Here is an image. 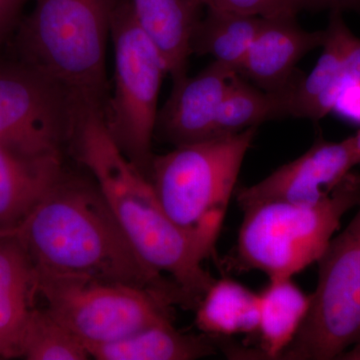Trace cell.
Wrapping results in <instances>:
<instances>
[{
	"label": "cell",
	"instance_id": "6da1fadb",
	"mask_svg": "<svg viewBox=\"0 0 360 360\" xmlns=\"http://www.w3.org/2000/svg\"><path fill=\"white\" fill-rule=\"evenodd\" d=\"M70 148L96 180L137 255L158 274H167L187 309H195L215 281L203 262L215 255L222 226L186 229L170 219L150 181L111 139L99 111L84 110Z\"/></svg>",
	"mask_w": 360,
	"mask_h": 360
},
{
	"label": "cell",
	"instance_id": "7a4b0ae2",
	"mask_svg": "<svg viewBox=\"0 0 360 360\" xmlns=\"http://www.w3.org/2000/svg\"><path fill=\"white\" fill-rule=\"evenodd\" d=\"M33 267L139 286L186 307L181 290L137 255L98 186L63 170L32 212L11 231Z\"/></svg>",
	"mask_w": 360,
	"mask_h": 360
},
{
	"label": "cell",
	"instance_id": "3957f363",
	"mask_svg": "<svg viewBox=\"0 0 360 360\" xmlns=\"http://www.w3.org/2000/svg\"><path fill=\"white\" fill-rule=\"evenodd\" d=\"M122 0H33L15 37L16 56L101 112L110 85L106 51Z\"/></svg>",
	"mask_w": 360,
	"mask_h": 360
},
{
	"label": "cell",
	"instance_id": "277c9868",
	"mask_svg": "<svg viewBox=\"0 0 360 360\" xmlns=\"http://www.w3.org/2000/svg\"><path fill=\"white\" fill-rule=\"evenodd\" d=\"M360 203V175L350 172L328 198L314 205L269 201L243 210L229 270H258L292 278L319 262L341 219Z\"/></svg>",
	"mask_w": 360,
	"mask_h": 360
},
{
	"label": "cell",
	"instance_id": "5b68a950",
	"mask_svg": "<svg viewBox=\"0 0 360 360\" xmlns=\"http://www.w3.org/2000/svg\"><path fill=\"white\" fill-rule=\"evenodd\" d=\"M110 39L115 75L101 118L123 155L149 180L158 96L167 68L137 22L131 0H122L116 8Z\"/></svg>",
	"mask_w": 360,
	"mask_h": 360
},
{
	"label": "cell",
	"instance_id": "8992f818",
	"mask_svg": "<svg viewBox=\"0 0 360 360\" xmlns=\"http://www.w3.org/2000/svg\"><path fill=\"white\" fill-rule=\"evenodd\" d=\"M257 127L155 155L149 181L165 212L186 229L224 224Z\"/></svg>",
	"mask_w": 360,
	"mask_h": 360
},
{
	"label": "cell",
	"instance_id": "52a82bcc",
	"mask_svg": "<svg viewBox=\"0 0 360 360\" xmlns=\"http://www.w3.org/2000/svg\"><path fill=\"white\" fill-rule=\"evenodd\" d=\"M37 295L85 345L110 342L172 322V307L155 291L84 274L34 269Z\"/></svg>",
	"mask_w": 360,
	"mask_h": 360
},
{
	"label": "cell",
	"instance_id": "ba28073f",
	"mask_svg": "<svg viewBox=\"0 0 360 360\" xmlns=\"http://www.w3.org/2000/svg\"><path fill=\"white\" fill-rule=\"evenodd\" d=\"M319 258L307 319L281 359H338L360 345V203Z\"/></svg>",
	"mask_w": 360,
	"mask_h": 360
},
{
	"label": "cell",
	"instance_id": "9c48e42d",
	"mask_svg": "<svg viewBox=\"0 0 360 360\" xmlns=\"http://www.w3.org/2000/svg\"><path fill=\"white\" fill-rule=\"evenodd\" d=\"M85 108L22 59L0 58V144L35 158H63Z\"/></svg>",
	"mask_w": 360,
	"mask_h": 360
},
{
	"label": "cell",
	"instance_id": "30bf717a",
	"mask_svg": "<svg viewBox=\"0 0 360 360\" xmlns=\"http://www.w3.org/2000/svg\"><path fill=\"white\" fill-rule=\"evenodd\" d=\"M354 167L352 136L338 142L319 137L295 160L253 186L238 188L236 201L241 210L269 201L314 205L330 195Z\"/></svg>",
	"mask_w": 360,
	"mask_h": 360
},
{
	"label": "cell",
	"instance_id": "8fae6325",
	"mask_svg": "<svg viewBox=\"0 0 360 360\" xmlns=\"http://www.w3.org/2000/svg\"><path fill=\"white\" fill-rule=\"evenodd\" d=\"M236 72L213 60L194 77L174 82L172 94L158 110L155 137L174 148L213 139L220 104Z\"/></svg>",
	"mask_w": 360,
	"mask_h": 360
},
{
	"label": "cell",
	"instance_id": "7c38bea8",
	"mask_svg": "<svg viewBox=\"0 0 360 360\" xmlns=\"http://www.w3.org/2000/svg\"><path fill=\"white\" fill-rule=\"evenodd\" d=\"M324 39V30L307 32L296 18H264L236 71L265 91L292 92L302 77L296 72V65L305 54L322 46Z\"/></svg>",
	"mask_w": 360,
	"mask_h": 360
},
{
	"label": "cell",
	"instance_id": "4fadbf2b",
	"mask_svg": "<svg viewBox=\"0 0 360 360\" xmlns=\"http://www.w3.org/2000/svg\"><path fill=\"white\" fill-rule=\"evenodd\" d=\"M37 295L34 267L20 239L11 231L0 233V359H18Z\"/></svg>",
	"mask_w": 360,
	"mask_h": 360
},
{
	"label": "cell",
	"instance_id": "5bb4252c",
	"mask_svg": "<svg viewBox=\"0 0 360 360\" xmlns=\"http://www.w3.org/2000/svg\"><path fill=\"white\" fill-rule=\"evenodd\" d=\"M63 170V158H30L0 144V233L20 226Z\"/></svg>",
	"mask_w": 360,
	"mask_h": 360
},
{
	"label": "cell",
	"instance_id": "9a60e30c",
	"mask_svg": "<svg viewBox=\"0 0 360 360\" xmlns=\"http://www.w3.org/2000/svg\"><path fill=\"white\" fill-rule=\"evenodd\" d=\"M135 18L165 61L174 82L186 77L191 40L200 20V8L188 0H131Z\"/></svg>",
	"mask_w": 360,
	"mask_h": 360
},
{
	"label": "cell",
	"instance_id": "2e32d148",
	"mask_svg": "<svg viewBox=\"0 0 360 360\" xmlns=\"http://www.w3.org/2000/svg\"><path fill=\"white\" fill-rule=\"evenodd\" d=\"M212 336L180 333L172 322L155 324L110 342L85 345L97 360H194L217 354Z\"/></svg>",
	"mask_w": 360,
	"mask_h": 360
},
{
	"label": "cell",
	"instance_id": "e0dca14e",
	"mask_svg": "<svg viewBox=\"0 0 360 360\" xmlns=\"http://www.w3.org/2000/svg\"><path fill=\"white\" fill-rule=\"evenodd\" d=\"M311 303L291 278H271L259 293L257 359H279L307 319Z\"/></svg>",
	"mask_w": 360,
	"mask_h": 360
},
{
	"label": "cell",
	"instance_id": "ac0fdd59",
	"mask_svg": "<svg viewBox=\"0 0 360 360\" xmlns=\"http://www.w3.org/2000/svg\"><path fill=\"white\" fill-rule=\"evenodd\" d=\"M194 310L196 326L205 335H257L259 293L233 279H215Z\"/></svg>",
	"mask_w": 360,
	"mask_h": 360
},
{
	"label": "cell",
	"instance_id": "d6986e66",
	"mask_svg": "<svg viewBox=\"0 0 360 360\" xmlns=\"http://www.w3.org/2000/svg\"><path fill=\"white\" fill-rule=\"evenodd\" d=\"M264 20L257 15L206 9L191 37V54L212 56L238 70Z\"/></svg>",
	"mask_w": 360,
	"mask_h": 360
},
{
	"label": "cell",
	"instance_id": "ffe728a7",
	"mask_svg": "<svg viewBox=\"0 0 360 360\" xmlns=\"http://www.w3.org/2000/svg\"><path fill=\"white\" fill-rule=\"evenodd\" d=\"M290 94L258 89L236 72L220 104L214 137L238 134L269 120L290 116Z\"/></svg>",
	"mask_w": 360,
	"mask_h": 360
},
{
	"label": "cell",
	"instance_id": "44dd1931",
	"mask_svg": "<svg viewBox=\"0 0 360 360\" xmlns=\"http://www.w3.org/2000/svg\"><path fill=\"white\" fill-rule=\"evenodd\" d=\"M322 53L314 70L302 77L290 99V116L317 122L319 106L335 80L336 71L354 33L343 20L342 13L331 11Z\"/></svg>",
	"mask_w": 360,
	"mask_h": 360
},
{
	"label": "cell",
	"instance_id": "7402d4cb",
	"mask_svg": "<svg viewBox=\"0 0 360 360\" xmlns=\"http://www.w3.org/2000/svg\"><path fill=\"white\" fill-rule=\"evenodd\" d=\"M18 359L85 360L90 355L84 343L49 310L34 307L21 333Z\"/></svg>",
	"mask_w": 360,
	"mask_h": 360
},
{
	"label": "cell",
	"instance_id": "603a6c76",
	"mask_svg": "<svg viewBox=\"0 0 360 360\" xmlns=\"http://www.w3.org/2000/svg\"><path fill=\"white\" fill-rule=\"evenodd\" d=\"M200 8L215 9L264 18H296L302 0H188Z\"/></svg>",
	"mask_w": 360,
	"mask_h": 360
},
{
	"label": "cell",
	"instance_id": "cb8c5ba5",
	"mask_svg": "<svg viewBox=\"0 0 360 360\" xmlns=\"http://www.w3.org/2000/svg\"><path fill=\"white\" fill-rule=\"evenodd\" d=\"M30 0H0V44L18 28L23 9Z\"/></svg>",
	"mask_w": 360,
	"mask_h": 360
},
{
	"label": "cell",
	"instance_id": "d4e9b609",
	"mask_svg": "<svg viewBox=\"0 0 360 360\" xmlns=\"http://www.w3.org/2000/svg\"><path fill=\"white\" fill-rule=\"evenodd\" d=\"M303 9L309 11H352L360 15V0H302Z\"/></svg>",
	"mask_w": 360,
	"mask_h": 360
},
{
	"label": "cell",
	"instance_id": "484cf974",
	"mask_svg": "<svg viewBox=\"0 0 360 360\" xmlns=\"http://www.w3.org/2000/svg\"><path fill=\"white\" fill-rule=\"evenodd\" d=\"M352 144H354V160L356 165H360V129L356 134L352 136Z\"/></svg>",
	"mask_w": 360,
	"mask_h": 360
}]
</instances>
